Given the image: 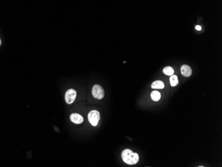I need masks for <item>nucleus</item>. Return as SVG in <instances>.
<instances>
[{"instance_id": "39448f33", "label": "nucleus", "mask_w": 222, "mask_h": 167, "mask_svg": "<svg viewBox=\"0 0 222 167\" xmlns=\"http://www.w3.org/2000/svg\"><path fill=\"white\" fill-rule=\"evenodd\" d=\"M71 121L75 124H81L83 122V116L78 113H73L70 116Z\"/></svg>"}, {"instance_id": "423d86ee", "label": "nucleus", "mask_w": 222, "mask_h": 167, "mask_svg": "<svg viewBox=\"0 0 222 167\" xmlns=\"http://www.w3.org/2000/svg\"><path fill=\"white\" fill-rule=\"evenodd\" d=\"M181 72H182V74L183 75L184 77H188L190 75H192V69H191V67L189 65H184L182 66Z\"/></svg>"}, {"instance_id": "f8f14e48", "label": "nucleus", "mask_w": 222, "mask_h": 167, "mask_svg": "<svg viewBox=\"0 0 222 167\" xmlns=\"http://www.w3.org/2000/svg\"><path fill=\"white\" fill-rule=\"evenodd\" d=\"M1 40H0V45H1Z\"/></svg>"}, {"instance_id": "0eeeda50", "label": "nucleus", "mask_w": 222, "mask_h": 167, "mask_svg": "<svg viewBox=\"0 0 222 167\" xmlns=\"http://www.w3.org/2000/svg\"><path fill=\"white\" fill-rule=\"evenodd\" d=\"M151 87L152 89H163L164 87V84L161 81H156L152 84Z\"/></svg>"}, {"instance_id": "6e6552de", "label": "nucleus", "mask_w": 222, "mask_h": 167, "mask_svg": "<svg viewBox=\"0 0 222 167\" xmlns=\"http://www.w3.org/2000/svg\"><path fill=\"white\" fill-rule=\"evenodd\" d=\"M151 98L154 101H158L161 98V94L157 91H152L151 93Z\"/></svg>"}, {"instance_id": "20e7f679", "label": "nucleus", "mask_w": 222, "mask_h": 167, "mask_svg": "<svg viewBox=\"0 0 222 167\" xmlns=\"http://www.w3.org/2000/svg\"><path fill=\"white\" fill-rule=\"evenodd\" d=\"M77 96V92L75 89H69L65 93V101L68 104H71L75 101Z\"/></svg>"}, {"instance_id": "f257e3e1", "label": "nucleus", "mask_w": 222, "mask_h": 167, "mask_svg": "<svg viewBox=\"0 0 222 167\" xmlns=\"http://www.w3.org/2000/svg\"><path fill=\"white\" fill-rule=\"evenodd\" d=\"M122 158L126 164L133 165L138 162L139 156L137 153L133 152L130 149H125L122 152Z\"/></svg>"}, {"instance_id": "9d476101", "label": "nucleus", "mask_w": 222, "mask_h": 167, "mask_svg": "<svg viewBox=\"0 0 222 167\" xmlns=\"http://www.w3.org/2000/svg\"><path fill=\"white\" fill-rule=\"evenodd\" d=\"M163 72H164V73L165 75H172L174 74V69L172 67H165L164 69H163Z\"/></svg>"}, {"instance_id": "9b49d317", "label": "nucleus", "mask_w": 222, "mask_h": 167, "mask_svg": "<svg viewBox=\"0 0 222 167\" xmlns=\"http://www.w3.org/2000/svg\"><path fill=\"white\" fill-rule=\"evenodd\" d=\"M196 29H197L198 31H201V27L199 26H197L196 27Z\"/></svg>"}, {"instance_id": "f03ea898", "label": "nucleus", "mask_w": 222, "mask_h": 167, "mask_svg": "<svg viewBox=\"0 0 222 167\" xmlns=\"http://www.w3.org/2000/svg\"><path fill=\"white\" fill-rule=\"evenodd\" d=\"M92 95L97 99H102L105 96V91L101 86L99 85H95L93 86L92 89Z\"/></svg>"}, {"instance_id": "7ed1b4c3", "label": "nucleus", "mask_w": 222, "mask_h": 167, "mask_svg": "<svg viewBox=\"0 0 222 167\" xmlns=\"http://www.w3.org/2000/svg\"><path fill=\"white\" fill-rule=\"evenodd\" d=\"M88 119L92 126H97L100 120V113L97 111H92L89 113Z\"/></svg>"}, {"instance_id": "1a4fd4ad", "label": "nucleus", "mask_w": 222, "mask_h": 167, "mask_svg": "<svg viewBox=\"0 0 222 167\" xmlns=\"http://www.w3.org/2000/svg\"><path fill=\"white\" fill-rule=\"evenodd\" d=\"M170 81L171 86H172V87H175V86H176L177 85H178V77H177L176 75H175L173 74L172 75L170 76Z\"/></svg>"}]
</instances>
